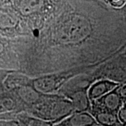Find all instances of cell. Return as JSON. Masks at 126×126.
I'll return each mask as SVG.
<instances>
[{
	"mask_svg": "<svg viewBox=\"0 0 126 126\" xmlns=\"http://www.w3.org/2000/svg\"><path fill=\"white\" fill-rule=\"evenodd\" d=\"M119 85V83L107 79L97 80L91 85L88 90L89 99L91 102L95 101L116 88Z\"/></svg>",
	"mask_w": 126,
	"mask_h": 126,
	"instance_id": "5bb4252c",
	"label": "cell"
},
{
	"mask_svg": "<svg viewBox=\"0 0 126 126\" xmlns=\"http://www.w3.org/2000/svg\"><path fill=\"white\" fill-rule=\"evenodd\" d=\"M90 113L99 126H123L117 113L91 103Z\"/></svg>",
	"mask_w": 126,
	"mask_h": 126,
	"instance_id": "30bf717a",
	"label": "cell"
},
{
	"mask_svg": "<svg viewBox=\"0 0 126 126\" xmlns=\"http://www.w3.org/2000/svg\"><path fill=\"white\" fill-rule=\"evenodd\" d=\"M99 65L81 67L33 78L32 84L43 94H57L61 87L69 79L84 73L92 72Z\"/></svg>",
	"mask_w": 126,
	"mask_h": 126,
	"instance_id": "277c9868",
	"label": "cell"
},
{
	"mask_svg": "<svg viewBox=\"0 0 126 126\" xmlns=\"http://www.w3.org/2000/svg\"><path fill=\"white\" fill-rule=\"evenodd\" d=\"M118 11H120V12H121V13L124 16V17L126 18V4L123 6V7L121 8V9H119Z\"/></svg>",
	"mask_w": 126,
	"mask_h": 126,
	"instance_id": "d4e9b609",
	"label": "cell"
},
{
	"mask_svg": "<svg viewBox=\"0 0 126 126\" xmlns=\"http://www.w3.org/2000/svg\"><path fill=\"white\" fill-rule=\"evenodd\" d=\"M0 126H24V125L17 118H15L0 120Z\"/></svg>",
	"mask_w": 126,
	"mask_h": 126,
	"instance_id": "d6986e66",
	"label": "cell"
},
{
	"mask_svg": "<svg viewBox=\"0 0 126 126\" xmlns=\"http://www.w3.org/2000/svg\"><path fill=\"white\" fill-rule=\"evenodd\" d=\"M118 92L123 103L126 104V83L120 84L118 86Z\"/></svg>",
	"mask_w": 126,
	"mask_h": 126,
	"instance_id": "44dd1931",
	"label": "cell"
},
{
	"mask_svg": "<svg viewBox=\"0 0 126 126\" xmlns=\"http://www.w3.org/2000/svg\"><path fill=\"white\" fill-rule=\"evenodd\" d=\"M0 36L9 39L30 36L17 8L0 4Z\"/></svg>",
	"mask_w": 126,
	"mask_h": 126,
	"instance_id": "5b68a950",
	"label": "cell"
},
{
	"mask_svg": "<svg viewBox=\"0 0 126 126\" xmlns=\"http://www.w3.org/2000/svg\"><path fill=\"white\" fill-rule=\"evenodd\" d=\"M88 92V91L78 92L67 97L72 102L74 112H90L91 101L89 99Z\"/></svg>",
	"mask_w": 126,
	"mask_h": 126,
	"instance_id": "2e32d148",
	"label": "cell"
},
{
	"mask_svg": "<svg viewBox=\"0 0 126 126\" xmlns=\"http://www.w3.org/2000/svg\"><path fill=\"white\" fill-rule=\"evenodd\" d=\"M67 0H23L18 10L30 32L35 37L54 19Z\"/></svg>",
	"mask_w": 126,
	"mask_h": 126,
	"instance_id": "7a4b0ae2",
	"label": "cell"
},
{
	"mask_svg": "<svg viewBox=\"0 0 126 126\" xmlns=\"http://www.w3.org/2000/svg\"><path fill=\"white\" fill-rule=\"evenodd\" d=\"M11 72H14V71H6L0 69V94L6 91L4 86V82L7 75Z\"/></svg>",
	"mask_w": 126,
	"mask_h": 126,
	"instance_id": "ffe728a7",
	"label": "cell"
},
{
	"mask_svg": "<svg viewBox=\"0 0 126 126\" xmlns=\"http://www.w3.org/2000/svg\"><path fill=\"white\" fill-rule=\"evenodd\" d=\"M13 94L17 97L20 102L23 104L25 108V112L28 109L32 108L36 104L39 103L41 99L43 98L44 94L36 90L33 86V84H29L21 86L11 91Z\"/></svg>",
	"mask_w": 126,
	"mask_h": 126,
	"instance_id": "9c48e42d",
	"label": "cell"
},
{
	"mask_svg": "<svg viewBox=\"0 0 126 126\" xmlns=\"http://www.w3.org/2000/svg\"><path fill=\"white\" fill-rule=\"evenodd\" d=\"M98 1H101V2H102V3H104L103 0H98Z\"/></svg>",
	"mask_w": 126,
	"mask_h": 126,
	"instance_id": "484cf974",
	"label": "cell"
},
{
	"mask_svg": "<svg viewBox=\"0 0 126 126\" xmlns=\"http://www.w3.org/2000/svg\"><path fill=\"white\" fill-rule=\"evenodd\" d=\"M0 69L19 72L20 66L11 39L0 36Z\"/></svg>",
	"mask_w": 126,
	"mask_h": 126,
	"instance_id": "52a82bcc",
	"label": "cell"
},
{
	"mask_svg": "<svg viewBox=\"0 0 126 126\" xmlns=\"http://www.w3.org/2000/svg\"><path fill=\"white\" fill-rule=\"evenodd\" d=\"M96 80L107 79L123 84L126 82V55L123 52L106 60L91 72Z\"/></svg>",
	"mask_w": 126,
	"mask_h": 126,
	"instance_id": "8992f818",
	"label": "cell"
},
{
	"mask_svg": "<svg viewBox=\"0 0 126 126\" xmlns=\"http://www.w3.org/2000/svg\"><path fill=\"white\" fill-rule=\"evenodd\" d=\"M19 72L31 78L99 65L126 48V20L98 0H67L35 37L12 39Z\"/></svg>",
	"mask_w": 126,
	"mask_h": 126,
	"instance_id": "6da1fadb",
	"label": "cell"
},
{
	"mask_svg": "<svg viewBox=\"0 0 126 126\" xmlns=\"http://www.w3.org/2000/svg\"><path fill=\"white\" fill-rule=\"evenodd\" d=\"M53 126H99L90 112H74Z\"/></svg>",
	"mask_w": 126,
	"mask_h": 126,
	"instance_id": "7c38bea8",
	"label": "cell"
},
{
	"mask_svg": "<svg viewBox=\"0 0 126 126\" xmlns=\"http://www.w3.org/2000/svg\"><path fill=\"white\" fill-rule=\"evenodd\" d=\"M97 81L91 72L84 73L73 77L67 81L57 94L64 96L67 98L71 94L82 91H88L91 85Z\"/></svg>",
	"mask_w": 126,
	"mask_h": 126,
	"instance_id": "ba28073f",
	"label": "cell"
},
{
	"mask_svg": "<svg viewBox=\"0 0 126 126\" xmlns=\"http://www.w3.org/2000/svg\"></svg>",
	"mask_w": 126,
	"mask_h": 126,
	"instance_id": "f1b7e54d",
	"label": "cell"
},
{
	"mask_svg": "<svg viewBox=\"0 0 126 126\" xmlns=\"http://www.w3.org/2000/svg\"><path fill=\"white\" fill-rule=\"evenodd\" d=\"M18 114H19V113H3V114H0V120L15 119V118H17Z\"/></svg>",
	"mask_w": 126,
	"mask_h": 126,
	"instance_id": "cb8c5ba5",
	"label": "cell"
},
{
	"mask_svg": "<svg viewBox=\"0 0 126 126\" xmlns=\"http://www.w3.org/2000/svg\"><path fill=\"white\" fill-rule=\"evenodd\" d=\"M23 0H0V4L9 5L12 6L18 9L19 5L22 2Z\"/></svg>",
	"mask_w": 126,
	"mask_h": 126,
	"instance_id": "603a6c76",
	"label": "cell"
},
{
	"mask_svg": "<svg viewBox=\"0 0 126 126\" xmlns=\"http://www.w3.org/2000/svg\"><path fill=\"white\" fill-rule=\"evenodd\" d=\"M118 116L123 126H126V107L123 106L118 113Z\"/></svg>",
	"mask_w": 126,
	"mask_h": 126,
	"instance_id": "7402d4cb",
	"label": "cell"
},
{
	"mask_svg": "<svg viewBox=\"0 0 126 126\" xmlns=\"http://www.w3.org/2000/svg\"><path fill=\"white\" fill-rule=\"evenodd\" d=\"M123 106H125V107H126V104H124V105H123Z\"/></svg>",
	"mask_w": 126,
	"mask_h": 126,
	"instance_id": "4316f807",
	"label": "cell"
},
{
	"mask_svg": "<svg viewBox=\"0 0 126 126\" xmlns=\"http://www.w3.org/2000/svg\"><path fill=\"white\" fill-rule=\"evenodd\" d=\"M17 119L23 123L24 126H53L51 122L46 121L39 118L32 117L26 113L23 112L18 114Z\"/></svg>",
	"mask_w": 126,
	"mask_h": 126,
	"instance_id": "e0dca14e",
	"label": "cell"
},
{
	"mask_svg": "<svg viewBox=\"0 0 126 126\" xmlns=\"http://www.w3.org/2000/svg\"><path fill=\"white\" fill-rule=\"evenodd\" d=\"M74 113L71 101L58 94H44L36 105L27 110L26 113L55 124Z\"/></svg>",
	"mask_w": 126,
	"mask_h": 126,
	"instance_id": "3957f363",
	"label": "cell"
},
{
	"mask_svg": "<svg viewBox=\"0 0 126 126\" xmlns=\"http://www.w3.org/2000/svg\"><path fill=\"white\" fill-rule=\"evenodd\" d=\"M23 112H25V107L11 92L5 91L0 94V114Z\"/></svg>",
	"mask_w": 126,
	"mask_h": 126,
	"instance_id": "4fadbf2b",
	"label": "cell"
},
{
	"mask_svg": "<svg viewBox=\"0 0 126 126\" xmlns=\"http://www.w3.org/2000/svg\"></svg>",
	"mask_w": 126,
	"mask_h": 126,
	"instance_id": "83f0119b",
	"label": "cell"
},
{
	"mask_svg": "<svg viewBox=\"0 0 126 126\" xmlns=\"http://www.w3.org/2000/svg\"><path fill=\"white\" fill-rule=\"evenodd\" d=\"M32 79L18 72H11L7 75L4 82L6 91H11L21 86L32 83Z\"/></svg>",
	"mask_w": 126,
	"mask_h": 126,
	"instance_id": "9a60e30c",
	"label": "cell"
},
{
	"mask_svg": "<svg viewBox=\"0 0 126 126\" xmlns=\"http://www.w3.org/2000/svg\"><path fill=\"white\" fill-rule=\"evenodd\" d=\"M103 2L112 9L119 10L126 4V0H103Z\"/></svg>",
	"mask_w": 126,
	"mask_h": 126,
	"instance_id": "ac0fdd59",
	"label": "cell"
},
{
	"mask_svg": "<svg viewBox=\"0 0 126 126\" xmlns=\"http://www.w3.org/2000/svg\"><path fill=\"white\" fill-rule=\"evenodd\" d=\"M91 103L117 114L124 105L123 100L118 94V87L107 94L104 95L101 98L91 102Z\"/></svg>",
	"mask_w": 126,
	"mask_h": 126,
	"instance_id": "8fae6325",
	"label": "cell"
}]
</instances>
